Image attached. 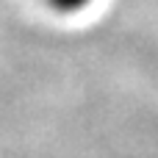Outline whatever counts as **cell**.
Returning a JSON list of instances; mask_svg holds the SVG:
<instances>
[{"mask_svg":"<svg viewBox=\"0 0 158 158\" xmlns=\"http://www.w3.org/2000/svg\"><path fill=\"white\" fill-rule=\"evenodd\" d=\"M50 3V8H56V11H81L89 0H47Z\"/></svg>","mask_w":158,"mask_h":158,"instance_id":"1","label":"cell"}]
</instances>
